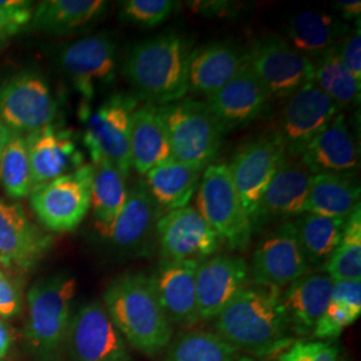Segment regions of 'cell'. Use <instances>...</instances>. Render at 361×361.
<instances>
[{"label": "cell", "mask_w": 361, "mask_h": 361, "mask_svg": "<svg viewBox=\"0 0 361 361\" xmlns=\"http://www.w3.org/2000/svg\"><path fill=\"white\" fill-rule=\"evenodd\" d=\"M192 46L188 38L170 31L131 47L123 74L138 98L166 106L188 94V68Z\"/></svg>", "instance_id": "1"}, {"label": "cell", "mask_w": 361, "mask_h": 361, "mask_svg": "<svg viewBox=\"0 0 361 361\" xmlns=\"http://www.w3.org/2000/svg\"><path fill=\"white\" fill-rule=\"evenodd\" d=\"M104 308L119 334L133 348L154 357L173 338V325L162 310L150 276L130 273L118 277L104 292Z\"/></svg>", "instance_id": "2"}, {"label": "cell", "mask_w": 361, "mask_h": 361, "mask_svg": "<svg viewBox=\"0 0 361 361\" xmlns=\"http://www.w3.org/2000/svg\"><path fill=\"white\" fill-rule=\"evenodd\" d=\"M280 293L273 288L247 286L214 319L216 334L237 350L271 355L284 344L288 332Z\"/></svg>", "instance_id": "3"}, {"label": "cell", "mask_w": 361, "mask_h": 361, "mask_svg": "<svg viewBox=\"0 0 361 361\" xmlns=\"http://www.w3.org/2000/svg\"><path fill=\"white\" fill-rule=\"evenodd\" d=\"M161 114L173 159L200 170L214 162L226 133L205 102L182 99L161 106Z\"/></svg>", "instance_id": "4"}, {"label": "cell", "mask_w": 361, "mask_h": 361, "mask_svg": "<svg viewBox=\"0 0 361 361\" xmlns=\"http://www.w3.org/2000/svg\"><path fill=\"white\" fill-rule=\"evenodd\" d=\"M75 290L74 277L58 274L40 280L28 292L30 314L25 334L43 360H54L67 338Z\"/></svg>", "instance_id": "5"}, {"label": "cell", "mask_w": 361, "mask_h": 361, "mask_svg": "<svg viewBox=\"0 0 361 361\" xmlns=\"http://www.w3.org/2000/svg\"><path fill=\"white\" fill-rule=\"evenodd\" d=\"M138 107V98L114 94L97 109L82 102L79 118L83 123V143L92 164L109 161L126 178L131 169L130 129L131 116Z\"/></svg>", "instance_id": "6"}, {"label": "cell", "mask_w": 361, "mask_h": 361, "mask_svg": "<svg viewBox=\"0 0 361 361\" xmlns=\"http://www.w3.org/2000/svg\"><path fill=\"white\" fill-rule=\"evenodd\" d=\"M197 210L232 250H244L255 233L252 219L234 189L226 164L209 165L197 189Z\"/></svg>", "instance_id": "7"}, {"label": "cell", "mask_w": 361, "mask_h": 361, "mask_svg": "<svg viewBox=\"0 0 361 361\" xmlns=\"http://www.w3.org/2000/svg\"><path fill=\"white\" fill-rule=\"evenodd\" d=\"M91 164L50 180L30 193V204L39 221L52 232L75 231L91 207Z\"/></svg>", "instance_id": "8"}, {"label": "cell", "mask_w": 361, "mask_h": 361, "mask_svg": "<svg viewBox=\"0 0 361 361\" xmlns=\"http://www.w3.org/2000/svg\"><path fill=\"white\" fill-rule=\"evenodd\" d=\"M59 102L47 79L23 71L0 83V121L16 134L54 125Z\"/></svg>", "instance_id": "9"}, {"label": "cell", "mask_w": 361, "mask_h": 361, "mask_svg": "<svg viewBox=\"0 0 361 361\" xmlns=\"http://www.w3.org/2000/svg\"><path fill=\"white\" fill-rule=\"evenodd\" d=\"M247 67L271 98H288L313 82V62L280 35L256 40L247 50Z\"/></svg>", "instance_id": "10"}, {"label": "cell", "mask_w": 361, "mask_h": 361, "mask_svg": "<svg viewBox=\"0 0 361 361\" xmlns=\"http://www.w3.org/2000/svg\"><path fill=\"white\" fill-rule=\"evenodd\" d=\"M343 110L313 82L286 98L274 135L286 157L300 158L307 145Z\"/></svg>", "instance_id": "11"}, {"label": "cell", "mask_w": 361, "mask_h": 361, "mask_svg": "<svg viewBox=\"0 0 361 361\" xmlns=\"http://www.w3.org/2000/svg\"><path fill=\"white\" fill-rule=\"evenodd\" d=\"M59 63L83 102L90 104L97 91L116 79V40L107 32L78 39L62 47Z\"/></svg>", "instance_id": "12"}, {"label": "cell", "mask_w": 361, "mask_h": 361, "mask_svg": "<svg viewBox=\"0 0 361 361\" xmlns=\"http://www.w3.org/2000/svg\"><path fill=\"white\" fill-rule=\"evenodd\" d=\"M249 271L256 285L279 290L312 273L298 243L295 222L286 221L265 234L255 250Z\"/></svg>", "instance_id": "13"}, {"label": "cell", "mask_w": 361, "mask_h": 361, "mask_svg": "<svg viewBox=\"0 0 361 361\" xmlns=\"http://www.w3.org/2000/svg\"><path fill=\"white\" fill-rule=\"evenodd\" d=\"M155 233L159 253L165 262L186 259L201 262L213 257L221 245L219 235L192 207L164 214L157 222Z\"/></svg>", "instance_id": "14"}, {"label": "cell", "mask_w": 361, "mask_h": 361, "mask_svg": "<svg viewBox=\"0 0 361 361\" xmlns=\"http://www.w3.org/2000/svg\"><path fill=\"white\" fill-rule=\"evenodd\" d=\"M67 341L74 361H130L125 338L98 301L80 307L71 319Z\"/></svg>", "instance_id": "15"}, {"label": "cell", "mask_w": 361, "mask_h": 361, "mask_svg": "<svg viewBox=\"0 0 361 361\" xmlns=\"http://www.w3.org/2000/svg\"><path fill=\"white\" fill-rule=\"evenodd\" d=\"M286 158L284 146L271 134L243 146L228 169L247 216L253 219L261 197Z\"/></svg>", "instance_id": "16"}, {"label": "cell", "mask_w": 361, "mask_h": 361, "mask_svg": "<svg viewBox=\"0 0 361 361\" xmlns=\"http://www.w3.org/2000/svg\"><path fill=\"white\" fill-rule=\"evenodd\" d=\"M164 216L145 183L129 190L128 201L111 224L95 226L104 241L121 253L145 256L153 250L157 240L155 226Z\"/></svg>", "instance_id": "17"}, {"label": "cell", "mask_w": 361, "mask_h": 361, "mask_svg": "<svg viewBox=\"0 0 361 361\" xmlns=\"http://www.w3.org/2000/svg\"><path fill=\"white\" fill-rule=\"evenodd\" d=\"M249 267L235 256H213L200 262L195 273V296L200 320H214L249 286Z\"/></svg>", "instance_id": "18"}, {"label": "cell", "mask_w": 361, "mask_h": 361, "mask_svg": "<svg viewBox=\"0 0 361 361\" xmlns=\"http://www.w3.org/2000/svg\"><path fill=\"white\" fill-rule=\"evenodd\" d=\"M313 174L300 158L286 157L261 197L252 219L255 232L271 219H290L305 213Z\"/></svg>", "instance_id": "19"}, {"label": "cell", "mask_w": 361, "mask_h": 361, "mask_svg": "<svg viewBox=\"0 0 361 361\" xmlns=\"http://www.w3.org/2000/svg\"><path fill=\"white\" fill-rule=\"evenodd\" d=\"M26 143L32 189L85 165V157L78 147L73 130L51 125L28 134Z\"/></svg>", "instance_id": "20"}, {"label": "cell", "mask_w": 361, "mask_h": 361, "mask_svg": "<svg viewBox=\"0 0 361 361\" xmlns=\"http://www.w3.org/2000/svg\"><path fill=\"white\" fill-rule=\"evenodd\" d=\"M51 245V237L38 229L20 205L0 200V264L8 269L28 271Z\"/></svg>", "instance_id": "21"}, {"label": "cell", "mask_w": 361, "mask_h": 361, "mask_svg": "<svg viewBox=\"0 0 361 361\" xmlns=\"http://www.w3.org/2000/svg\"><path fill=\"white\" fill-rule=\"evenodd\" d=\"M271 99L262 83L246 66L228 85L209 97L205 104L228 133L258 119L267 111Z\"/></svg>", "instance_id": "22"}, {"label": "cell", "mask_w": 361, "mask_h": 361, "mask_svg": "<svg viewBox=\"0 0 361 361\" xmlns=\"http://www.w3.org/2000/svg\"><path fill=\"white\" fill-rule=\"evenodd\" d=\"M300 159L313 176L320 173H356L360 166L359 145L349 130L343 111L307 145Z\"/></svg>", "instance_id": "23"}, {"label": "cell", "mask_w": 361, "mask_h": 361, "mask_svg": "<svg viewBox=\"0 0 361 361\" xmlns=\"http://www.w3.org/2000/svg\"><path fill=\"white\" fill-rule=\"evenodd\" d=\"M247 66V51L228 42L194 49L188 68V92L212 97Z\"/></svg>", "instance_id": "24"}, {"label": "cell", "mask_w": 361, "mask_h": 361, "mask_svg": "<svg viewBox=\"0 0 361 361\" xmlns=\"http://www.w3.org/2000/svg\"><path fill=\"white\" fill-rule=\"evenodd\" d=\"M334 280L326 273H310L280 293V307L288 331L310 336L326 310Z\"/></svg>", "instance_id": "25"}, {"label": "cell", "mask_w": 361, "mask_h": 361, "mask_svg": "<svg viewBox=\"0 0 361 361\" xmlns=\"http://www.w3.org/2000/svg\"><path fill=\"white\" fill-rule=\"evenodd\" d=\"M200 261L186 259L177 262L162 261L159 268L150 276L158 301L173 324L197 323L195 273Z\"/></svg>", "instance_id": "26"}, {"label": "cell", "mask_w": 361, "mask_h": 361, "mask_svg": "<svg viewBox=\"0 0 361 361\" xmlns=\"http://www.w3.org/2000/svg\"><path fill=\"white\" fill-rule=\"evenodd\" d=\"M130 157L131 168L141 176L173 158L159 106L145 104L134 110L130 129Z\"/></svg>", "instance_id": "27"}, {"label": "cell", "mask_w": 361, "mask_h": 361, "mask_svg": "<svg viewBox=\"0 0 361 361\" xmlns=\"http://www.w3.org/2000/svg\"><path fill=\"white\" fill-rule=\"evenodd\" d=\"M104 0H44L31 15V27L50 35H70L95 25L106 13Z\"/></svg>", "instance_id": "28"}, {"label": "cell", "mask_w": 361, "mask_h": 361, "mask_svg": "<svg viewBox=\"0 0 361 361\" xmlns=\"http://www.w3.org/2000/svg\"><path fill=\"white\" fill-rule=\"evenodd\" d=\"M288 43L313 62L336 47L349 32V26L331 13L307 10L295 15L286 27Z\"/></svg>", "instance_id": "29"}, {"label": "cell", "mask_w": 361, "mask_h": 361, "mask_svg": "<svg viewBox=\"0 0 361 361\" xmlns=\"http://www.w3.org/2000/svg\"><path fill=\"white\" fill-rule=\"evenodd\" d=\"M360 185L355 174H314L310 182L305 213L348 219L353 210L360 205Z\"/></svg>", "instance_id": "30"}, {"label": "cell", "mask_w": 361, "mask_h": 361, "mask_svg": "<svg viewBox=\"0 0 361 361\" xmlns=\"http://www.w3.org/2000/svg\"><path fill=\"white\" fill-rule=\"evenodd\" d=\"M202 173L171 158L145 174V186L158 207L171 212L189 205Z\"/></svg>", "instance_id": "31"}, {"label": "cell", "mask_w": 361, "mask_h": 361, "mask_svg": "<svg viewBox=\"0 0 361 361\" xmlns=\"http://www.w3.org/2000/svg\"><path fill=\"white\" fill-rule=\"evenodd\" d=\"M347 219L304 214L295 221L297 238L308 265L320 267L332 256L340 244Z\"/></svg>", "instance_id": "32"}, {"label": "cell", "mask_w": 361, "mask_h": 361, "mask_svg": "<svg viewBox=\"0 0 361 361\" xmlns=\"http://www.w3.org/2000/svg\"><path fill=\"white\" fill-rule=\"evenodd\" d=\"M94 168L91 183V207L95 226L111 224L128 201L126 177L109 161L91 164Z\"/></svg>", "instance_id": "33"}, {"label": "cell", "mask_w": 361, "mask_h": 361, "mask_svg": "<svg viewBox=\"0 0 361 361\" xmlns=\"http://www.w3.org/2000/svg\"><path fill=\"white\" fill-rule=\"evenodd\" d=\"M313 83L341 110L360 104L361 83L341 62L337 47L313 61Z\"/></svg>", "instance_id": "34"}, {"label": "cell", "mask_w": 361, "mask_h": 361, "mask_svg": "<svg viewBox=\"0 0 361 361\" xmlns=\"http://www.w3.org/2000/svg\"><path fill=\"white\" fill-rule=\"evenodd\" d=\"M237 352L216 332L193 331L171 338L165 361H237Z\"/></svg>", "instance_id": "35"}, {"label": "cell", "mask_w": 361, "mask_h": 361, "mask_svg": "<svg viewBox=\"0 0 361 361\" xmlns=\"http://www.w3.org/2000/svg\"><path fill=\"white\" fill-rule=\"evenodd\" d=\"M324 273L334 281L361 280V209L349 216L340 244L324 264Z\"/></svg>", "instance_id": "36"}, {"label": "cell", "mask_w": 361, "mask_h": 361, "mask_svg": "<svg viewBox=\"0 0 361 361\" xmlns=\"http://www.w3.org/2000/svg\"><path fill=\"white\" fill-rule=\"evenodd\" d=\"M0 180L11 198H23L32 190V174L26 137L13 133L0 159Z\"/></svg>", "instance_id": "37"}, {"label": "cell", "mask_w": 361, "mask_h": 361, "mask_svg": "<svg viewBox=\"0 0 361 361\" xmlns=\"http://www.w3.org/2000/svg\"><path fill=\"white\" fill-rule=\"evenodd\" d=\"M180 3L173 0H128L122 3V19L143 27L166 22Z\"/></svg>", "instance_id": "38"}, {"label": "cell", "mask_w": 361, "mask_h": 361, "mask_svg": "<svg viewBox=\"0 0 361 361\" xmlns=\"http://www.w3.org/2000/svg\"><path fill=\"white\" fill-rule=\"evenodd\" d=\"M357 319H355L348 310L343 307L337 305L334 301L329 300V304L323 313V316L319 319V322L314 326V331L312 336L314 338L324 340H335L344 332V329L350 324L355 323Z\"/></svg>", "instance_id": "39"}, {"label": "cell", "mask_w": 361, "mask_h": 361, "mask_svg": "<svg viewBox=\"0 0 361 361\" xmlns=\"http://www.w3.org/2000/svg\"><path fill=\"white\" fill-rule=\"evenodd\" d=\"M280 361H340V355L332 343L298 341L281 355Z\"/></svg>", "instance_id": "40"}, {"label": "cell", "mask_w": 361, "mask_h": 361, "mask_svg": "<svg viewBox=\"0 0 361 361\" xmlns=\"http://www.w3.org/2000/svg\"><path fill=\"white\" fill-rule=\"evenodd\" d=\"M337 52L341 62L353 78L361 83V31L360 23L349 30L348 34L338 42Z\"/></svg>", "instance_id": "41"}, {"label": "cell", "mask_w": 361, "mask_h": 361, "mask_svg": "<svg viewBox=\"0 0 361 361\" xmlns=\"http://www.w3.org/2000/svg\"><path fill=\"white\" fill-rule=\"evenodd\" d=\"M331 301L348 310L355 319H359L361 314V280L334 281Z\"/></svg>", "instance_id": "42"}, {"label": "cell", "mask_w": 361, "mask_h": 361, "mask_svg": "<svg viewBox=\"0 0 361 361\" xmlns=\"http://www.w3.org/2000/svg\"><path fill=\"white\" fill-rule=\"evenodd\" d=\"M31 1L25 6L0 10V39L10 38L18 34L31 20Z\"/></svg>", "instance_id": "43"}, {"label": "cell", "mask_w": 361, "mask_h": 361, "mask_svg": "<svg viewBox=\"0 0 361 361\" xmlns=\"http://www.w3.org/2000/svg\"><path fill=\"white\" fill-rule=\"evenodd\" d=\"M20 310V298L16 288L0 271V316L13 317Z\"/></svg>", "instance_id": "44"}, {"label": "cell", "mask_w": 361, "mask_h": 361, "mask_svg": "<svg viewBox=\"0 0 361 361\" xmlns=\"http://www.w3.org/2000/svg\"><path fill=\"white\" fill-rule=\"evenodd\" d=\"M336 10L340 13V19L348 22H360L361 1L360 0H338L334 3Z\"/></svg>", "instance_id": "45"}, {"label": "cell", "mask_w": 361, "mask_h": 361, "mask_svg": "<svg viewBox=\"0 0 361 361\" xmlns=\"http://www.w3.org/2000/svg\"><path fill=\"white\" fill-rule=\"evenodd\" d=\"M188 4H192L190 7L194 13H202L205 16L225 15L232 7L228 1H192Z\"/></svg>", "instance_id": "46"}, {"label": "cell", "mask_w": 361, "mask_h": 361, "mask_svg": "<svg viewBox=\"0 0 361 361\" xmlns=\"http://www.w3.org/2000/svg\"><path fill=\"white\" fill-rule=\"evenodd\" d=\"M10 344H11L10 334H8L7 328L0 323V359H3L7 355Z\"/></svg>", "instance_id": "47"}, {"label": "cell", "mask_w": 361, "mask_h": 361, "mask_svg": "<svg viewBox=\"0 0 361 361\" xmlns=\"http://www.w3.org/2000/svg\"><path fill=\"white\" fill-rule=\"evenodd\" d=\"M11 134H13V131L8 129V128L0 121V159H1V155H3V152H4V149H6V145L8 142Z\"/></svg>", "instance_id": "48"}, {"label": "cell", "mask_w": 361, "mask_h": 361, "mask_svg": "<svg viewBox=\"0 0 361 361\" xmlns=\"http://www.w3.org/2000/svg\"><path fill=\"white\" fill-rule=\"evenodd\" d=\"M27 3L28 1H25V0H0V10L20 7V6H25Z\"/></svg>", "instance_id": "49"}, {"label": "cell", "mask_w": 361, "mask_h": 361, "mask_svg": "<svg viewBox=\"0 0 361 361\" xmlns=\"http://www.w3.org/2000/svg\"><path fill=\"white\" fill-rule=\"evenodd\" d=\"M237 361H256V360H253V359H250V357H240V359H237Z\"/></svg>", "instance_id": "50"}, {"label": "cell", "mask_w": 361, "mask_h": 361, "mask_svg": "<svg viewBox=\"0 0 361 361\" xmlns=\"http://www.w3.org/2000/svg\"><path fill=\"white\" fill-rule=\"evenodd\" d=\"M1 42H3V40H1V39H0V46H1Z\"/></svg>", "instance_id": "51"}]
</instances>
